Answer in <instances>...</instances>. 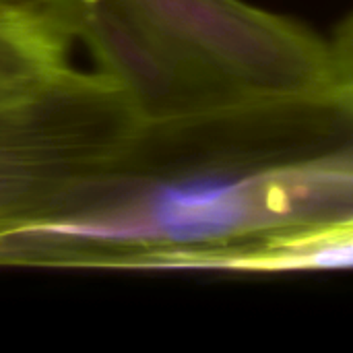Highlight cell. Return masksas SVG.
<instances>
[{"label":"cell","instance_id":"obj_6","mask_svg":"<svg viewBox=\"0 0 353 353\" xmlns=\"http://www.w3.org/2000/svg\"><path fill=\"white\" fill-rule=\"evenodd\" d=\"M192 269L254 273L353 269V217L213 252L196 261Z\"/></svg>","mask_w":353,"mask_h":353},{"label":"cell","instance_id":"obj_1","mask_svg":"<svg viewBox=\"0 0 353 353\" xmlns=\"http://www.w3.org/2000/svg\"><path fill=\"white\" fill-rule=\"evenodd\" d=\"M353 217V89L141 126L66 203L0 234V267L192 269Z\"/></svg>","mask_w":353,"mask_h":353},{"label":"cell","instance_id":"obj_5","mask_svg":"<svg viewBox=\"0 0 353 353\" xmlns=\"http://www.w3.org/2000/svg\"><path fill=\"white\" fill-rule=\"evenodd\" d=\"M72 39L41 0L0 2V103L17 99L66 68Z\"/></svg>","mask_w":353,"mask_h":353},{"label":"cell","instance_id":"obj_7","mask_svg":"<svg viewBox=\"0 0 353 353\" xmlns=\"http://www.w3.org/2000/svg\"><path fill=\"white\" fill-rule=\"evenodd\" d=\"M339 83L353 89V21L345 27L341 39L333 46Z\"/></svg>","mask_w":353,"mask_h":353},{"label":"cell","instance_id":"obj_4","mask_svg":"<svg viewBox=\"0 0 353 353\" xmlns=\"http://www.w3.org/2000/svg\"><path fill=\"white\" fill-rule=\"evenodd\" d=\"M70 39L118 85L143 126L196 118L250 101L176 54L124 0H41Z\"/></svg>","mask_w":353,"mask_h":353},{"label":"cell","instance_id":"obj_2","mask_svg":"<svg viewBox=\"0 0 353 353\" xmlns=\"http://www.w3.org/2000/svg\"><path fill=\"white\" fill-rule=\"evenodd\" d=\"M141 126L126 95L99 70L70 66L0 103V234L66 203Z\"/></svg>","mask_w":353,"mask_h":353},{"label":"cell","instance_id":"obj_3","mask_svg":"<svg viewBox=\"0 0 353 353\" xmlns=\"http://www.w3.org/2000/svg\"><path fill=\"white\" fill-rule=\"evenodd\" d=\"M176 54L246 99L339 87L333 46L242 0H124Z\"/></svg>","mask_w":353,"mask_h":353},{"label":"cell","instance_id":"obj_8","mask_svg":"<svg viewBox=\"0 0 353 353\" xmlns=\"http://www.w3.org/2000/svg\"><path fill=\"white\" fill-rule=\"evenodd\" d=\"M0 2H2V0H0Z\"/></svg>","mask_w":353,"mask_h":353}]
</instances>
